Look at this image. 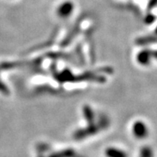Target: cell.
I'll list each match as a JSON object with an SVG mask.
<instances>
[{"label": "cell", "mask_w": 157, "mask_h": 157, "mask_svg": "<svg viewBox=\"0 0 157 157\" xmlns=\"http://www.w3.org/2000/svg\"><path fill=\"white\" fill-rule=\"evenodd\" d=\"M133 132H134V134L136 136V137H138V138H144V137L147 136V127H146V125L144 123L139 121V122H136L134 124Z\"/></svg>", "instance_id": "6da1fadb"}, {"label": "cell", "mask_w": 157, "mask_h": 157, "mask_svg": "<svg viewBox=\"0 0 157 157\" xmlns=\"http://www.w3.org/2000/svg\"><path fill=\"white\" fill-rule=\"evenodd\" d=\"M73 6L71 2H65L59 6V14L61 16H67L72 11Z\"/></svg>", "instance_id": "7a4b0ae2"}, {"label": "cell", "mask_w": 157, "mask_h": 157, "mask_svg": "<svg viewBox=\"0 0 157 157\" xmlns=\"http://www.w3.org/2000/svg\"><path fill=\"white\" fill-rule=\"evenodd\" d=\"M149 56H150V54H149L148 52H142V53L139 56V60H140V62L142 63H147L149 61Z\"/></svg>", "instance_id": "3957f363"}, {"label": "cell", "mask_w": 157, "mask_h": 157, "mask_svg": "<svg viewBox=\"0 0 157 157\" xmlns=\"http://www.w3.org/2000/svg\"><path fill=\"white\" fill-rule=\"evenodd\" d=\"M153 56H155V58L157 59V52H155L154 53H153Z\"/></svg>", "instance_id": "277c9868"}, {"label": "cell", "mask_w": 157, "mask_h": 157, "mask_svg": "<svg viewBox=\"0 0 157 157\" xmlns=\"http://www.w3.org/2000/svg\"><path fill=\"white\" fill-rule=\"evenodd\" d=\"M156 33H157V29H156Z\"/></svg>", "instance_id": "5b68a950"}]
</instances>
